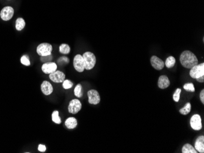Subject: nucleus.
<instances>
[{
    "label": "nucleus",
    "instance_id": "f257e3e1",
    "mask_svg": "<svg viewBox=\"0 0 204 153\" xmlns=\"http://www.w3.org/2000/svg\"><path fill=\"white\" fill-rule=\"evenodd\" d=\"M180 61L181 64L186 68L191 69L198 64V59L196 55L191 51L186 50L180 55Z\"/></svg>",
    "mask_w": 204,
    "mask_h": 153
},
{
    "label": "nucleus",
    "instance_id": "f03ea898",
    "mask_svg": "<svg viewBox=\"0 0 204 153\" xmlns=\"http://www.w3.org/2000/svg\"><path fill=\"white\" fill-rule=\"evenodd\" d=\"M83 58L85 69L90 70L92 69L96 64V58L91 52H86L82 55Z\"/></svg>",
    "mask_w": 204,
    "mask_h": 153
},
{
    "label": "nucleus",
    "instance_id": "7ed1b4c3",
    "mask_svg": "<svg viewBox=\"0 0 204 153\" xmlns=\"http://www.w3.org/2000/svg\"><path fill=\"white\" fill-rule=\"evenodd\" d=\"M189 75L194 79H197L201 76H204V64H197L191 68L189 72Z\"/></svg>",
    "mask_w": 204,
    "mask_h": 153
},
{
    "label": "nucleus",
    "instance_id": "20e7f679",
    "mask_svg": "<svg viewBox=\"0 0 204 153\" xmlns=\"http://www.w3.org/2000/svg\"><path fill=\"white\" fill-rule=\"evenodd\" d=\"M53 48L51 44L47 43H43L40 44L37 48V52L40 56H45L50 55Z\"/></svg>",
    "mask_w": 204,
    "mask_h": 153
},
{
    "label": "nucleus",
    "instance_id": "39448f33",
    "mask_svg": "<svg viewBox=\"0 0 204 153\" xmlns=\"http://www.w3.org/2000/svg\"><path fill=\"white\" fill-rule=\"evenodd\" d=\"M81 107L82 105L80 101L77 99H74L70 102L68 106V110L69 113L76 114L81 109Z\"/></svg>",
    "mask_w": 204,
    "mask_h": 153
},
{
    "label": "nucleus",
    "instance_id": "423d86ee",
    "mask_svg": "<svg viewBox=\"0 0 204 153\" xmlns=\"http://www.w3.org/2000/svg\"><path fill=\"white\" fill-rule=\"evenodd\" d=\"M74 66L75 69L78 72L81 73L84 70V62L81 55L77 54L75 55L74 59Z\"/></svg>",
    "mask_w": 204,
    "mask_h": 153
},
{
    "label": "nucleus",
    "instance_id": "0eeeda50",
    "mask_svg": "<svg viewBox=\"0 0 204 153\" xmlns=\"http://www.w3.org/2000/svg\"><path fill=\"white\" fill-rule=\"evenodd\" d=\"M13 13V9L10 6H7L1 10V13H0V17H1L3 20L8 21L12 18Z\"/></svg>",
    "mask_w": 204,
    "mask_h": 153
},
{
    "label": "nucleus",
    "instance_id": "6e6552de",
    "mask_svg": "<svg viewBox=\"0 0 204 153\" xmlns=\"http://www.w3.org/2000/svg\"><path fill=\"white\" fill-rule=\"evenodd\" d=\"M89 103L91 104H98L100 101V96L98 92L95 90H91L87 92Z\"/></svg>",
    "mask_w": 204,
    "mask_h": 153
},
{
    "label": "nucleus",
    "instance_id": "1a4fd4ad",
    "mask_svg": "<svg viewBox=\"0 0 204 153\" xmlns=\"http://www.w3.org/2000/svg\"><path fill=\"white\" fill-rule=\"evenodd\" d=\"M191 128L195 131H199L202 129V120L200 116L198 114L194 115L190 120Z\"/></svg>",
    "mask_w": 204,
    "mask_h": 153
},
{
    "label": "nucleus",
    "instance_id": "9d476101",
    "mask_svg": "<svg viewBox=\"0 0 204 153\" xmlns=\"http://www.w3.org/2000/svg\"><path fill=\"white\" fill-rule=\"evenodd\" d=\"M50 79L54 82L61 83L65 80V74L61 71H55L54 72L49 75Z\"/></svg>",
    "mask_w": 204,
    "mask_h": 153
},
{
    "label": "nucleus",
    "instance_id": "9b49d317",
    "mask_svg": "<svg viewBox=\"0 0 204 153\" xmlns=\"http://www.w3.org/2000/svg\"><path fill=\"white\" fill-rule=\"evenodd\" d=\"M57 65L54 62H47L43 64L42 67V72L45 74H51L56 71Z\"/></svg>",
    "mask_w": 204,
    "mask_h": 153
},
{
    "label": "nucleus",
    "instance_id": "f8f14e48",
    "mask_svg": "<svg viewBox=\"0 0 204 153\" xmlns=\"http://www.w3.org/2000/svg\"><path fill=\"white\" fill-rule=\"evenodd\" d=\"M150 63L152 66L157 70H161L165 67L164 62L156 55H153L151 58Z\"/></svg>",
    "mask_w": 204,
    "mask_h": 153
},
{
    "label": "nucleus",
    "instance_id": "ddd939ff",
    "mask_svg": "<svg viewBox=\"0 0 204 153\" xmlns=\"http://www.w3.org/2000/svg\"><path fill=\"white\" fill-rule=\"evenodd\" d=\"M41 90L44 95H49L52 93L53 91V87L50 82L45 81L42 82L41 85Z\"/></svg>",
    "mask_w": 204,
    "mask_h": 153
},
{
    "label": "nucleus",
    "instance_id": "4468645a",
    "mask_svg": "<svg viewBox=\"0 0 204 153\" xmlns=\"http://www.w3.org/2000/svg\"><path fill=\"white\" fill-rule=\"evenodd\" d=\"M158 86L162 89H165L168 87L170 86V81L168 76L166 75L160 76L158 81Z\"/></svg>",
    "mask_w": 204,
    "mask_h": 153
},
{
    "label": "nucleus",
    "instance_id": "2eb2a0df",
    "mask_svg": "<svg viewBox=\"0 0 204 153\" xmlns=\"http://www.w3.org/2000/svg\"><path fill=\"white\" fill-rule=\"evenodd\" d=\"M194 148L197 151L201 153L204 152V137L203 135L199 136L196 139Z\"/></svg>",
    "mask_w": 204,
    "mask_h": 153
},
{
    "label": "nucleus",
    "instance_id": "dca6fc26",
    "mask_svg": "<svg viewBox=\"0 0 204 153\" xmlns=\"http://www.w3.org/2000/svg\"><path fill=\"white\" fill-rule=\"evenodd\" d=\"M65 125L68 129H74L77 126V120L74 117H70L66 120L65 122Z\"/></svg>",
    "mask_w": 204,
    "mask_h": 153
},
{
    "label": "nucleus",
    "instance_id": "f3484780",
    "mask_svg": "<svg viewBox=\"0 0 204 153\" xmlns=\"http://www.w3.org/2000/svg\"><path fill=\"white\" fill-rule=\"evenodd\" d=\"M183 153H197L198 152L191 145L186 143L182 148Z\"/></svg>",
    "mask_w": 204,
    "mask_h": 153
},
{
    "label": "nucleus",
    "instance_id": "a211bd4d",
    "mask_svg": "<svg viewBox=\"0 0 204 153\" xmlns=\"http://www.w3.org/2000/svg\"><path fill=\"white\" fill-rule=\"evenodd\" d=\"M191 103H188L186 104V105L182 109H180L179 112L181 114L186 115H188L189 112H191Z\"/></svg>",
    "mask_w": 204,
    "mask_h": 153
},
{
    "label": "nucleus",
    "instance_id": "6ab92c4d",
    "mask_svg": "<svg viewBox=\"0 0 204 153\" xmlns=\"http://www.w3.org/2000/svg\"><path fill=\"white\" fill-rule=\"evenodd\" d=\"M25 26V21L22 18H19L16 20V27L17 31L22 30Z\"/></svg>",
    "mask_w": 204,
    "mask_h": 153
},
{
    "label": "nucleus",
    "instance_id": "aec40b11",
    "mask_svg": "<svg viewBox=\"0 0 204 153\" xmlns=\"http://www.w3.org/2000/svg\"><path fill=\"white\" fill-rule=\"evenodd\" d=\"M176 59H175L173 56H169L166 59L165 65H166L167 68H172L175 65V64H176Z\"/></svg>",
    "mask_w": 204,
    "mask_h": 153
},
{
    "label": "nucleus",
    "instance_id": "412c9836",
    "mask_svg": "<svg viewBox=\"0 0 204 153\" xmlns=\"http://www.w3.org/2000/svg\"><path fill=\"white\" fill-rule=\"evenodd\" d=\"M52 120L56 124H61V119L59 116V112L57 110L54 111L52 114Z\"/></svg>",
    "mask_w": 204,
    "mask_h": 153
},
{
    "label": "nucleus",
    "instance_id": "4be33fe9",
    "mask_svg": "<svg viewBox=\"0 0 204 153\" xmlns=\"http://www.w3.org/2000/svg\"><path fill=\"white\" fill-rule=\"evenodd\" d=\"M60 51L61 53L64 54H67L70 51V48L67 44H63L60 47Z\"/></svg>",
    "mask_w": 204,
    "mask_h": 153
},
{
    "label": "nucleus",
    "instance_id": "5701e85b",
    "mask_svg": "<svg viewBox=\"0 0 204 153\" xmlns=\"http://www.w3.org/2000/svg\"><path fill=\"white\" fill-rule=\"evenodd\" d=\"M74 93L75 95L78 97V98H81L83 96V90H82V86L81 84H78L75 88L74 89Z\"/></svg>",
    "mask_w": 204,
    "mask_h": 153
},
{
    "label": "nucleus",
    "instance_id": "b1692460",
    "mask_svg": "<svg viewBox=\"0 0 204 153\" xmlns=\"http://www.w3.org/2000/svg\"><path fill=\"white\" fill-rule=\"evenodd\" d=\"M183 88L185 90H186L188 92H194L195 91L194 86L193 83H187V84H185L183 86Z\"/></svg>",
    "mask_w": 204,
    "mask_h": 153
},
{
    "label": "nucleus",
    "instance_id": "393cba45",
    "mask_svg": "<svg viewBox=\"0 0 204 153\" xmlns=\"http://www.w3.org/2000/svg\"><path fill=\"white\" fill-rule=\"evenodd\" d=\"M182 92V90L180 89H177L176 92H175L173 95V99L176 102H179L180 100V93Z\"/></svg>",
    "mask_w": 204,
    "mask_h": 153
},
{
    "label": "nucleus",
    "instance_id": "a878e982",
    "mask_svg": "<svg viewBox=\"0 0 204 153\" xmlns=\"http://www.w3.org/2000/svg\"><path fill=\"white\" fill-rule=\"evenodd\" d=\"M73 86V82L70 80H64L63 84V87L65 89H68L71 88Z\"/></svg>",
    "mask_w": 204,
    "mask_h": 153
},
{
    "label": "nucleus",
    "instance_id": "bb28decb",
    "mask_svg": "<svg viewBox=\"0 0 204 153\" xmlns=\"http://www.w3.org/2000/svg\"><path fill=\"white\" fill-rule=\"evenodd\" d=\"M21 63L24 65H26V66H29V65H30V59H29L28 57L27 56V55H23V56L21 58Z\"/></svg>",
    "mask_w": 204,
    "mask_h": 153
},
{
    "label": "nucleus",
    "instance_id": "cd10ccee",
    "mask_svg": "<svg viewBox=\"0 0 204 153\" xmlns=\"http://www.w3.org/2000/svg\"><path fill=\"white\" fill-rule=\"evenodd\" d=\"M40 59H41L42 62H44V63L50 62L52 60V55L50 54V55H45V56H42Z\"/></svg>",
    "mask_w": 204,
    "mask_h": 153
},
{
    "label": "nucleus",
    "instance_id": "c85d7f7f",
    "mask_svg": "<svg viewBox=\"0 0 204 153\" xmlns=\"http://www.w3.org/2000/svg\"><path fill=\"white\" fill-rule=\"evenodd\" d=\"M38 149L40 152H45L46 151V146L43 145H39L38 147Z\"/></svg>",
    "mask_w": 204,
    "mask_h": 153
},
{
    "label": "nucleus",
    "instance_id": "c756f323",
    "mask_svg": "<svg viewBox=\"0 0 204 153\" xmlns=\"http://www.w3.org/2000/svg\"><path fill=\"white\" fill-rule=\"evenodd\" d=\"M61 61H63L64 62L67 64V63L69 62V59L67 58H66V57H61V58H60L59 60H58V62H61Z\"/></svg>",
    "mask_w": 204,
    "mask_h": 153
},
{
    "label": "nucleus",
    "instance_id": "7c9ffc66",
    "mask_svg": "<svg viewBox=\"0 0 204 153\" xmlns=\"http://www.w3.org/2000/svg\"><path fill=\"white\" fill-rule=\"evenodd\" d=\"M200 99L202 103H204V90H202V91L200 93Z\"/></svg>",
    "mask_w": 204,
    "mask_h": 153
},
{
    "label": "nucleus",
    "instance_id": "2f4dec72",
    "mask_svg": "<svg viewBox=\"0 0 204 153\" xmlns=\"http://www.w3.org/2000/svg\"><path fill=\"white\" fill-rule=\"evenodd\" d=\"M196 80H197L198 82H203V81H204V76H201V77H200V78L196 79Z\"/></svg>",
    "mask_w": 204,
    "mask_h": 153
}]
</instances>
